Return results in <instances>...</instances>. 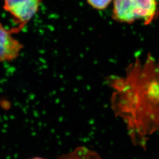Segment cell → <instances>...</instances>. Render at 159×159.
<instances>
[{
	"label": "cell",
	"instance_id": "obj_3",
	"mask_svg": "<svg viewBox=\"0 0 159 159\" xmlns=\"http://www.w3.org/2000/svg\"><path fill=\"white\" fill-rule=\"evenodd\" d=\"M41 0H3V9L11 17L17 26L11 30L14 34L23 30L39 10Z\"/></svg>",
	"mask_w": 159,
	"mask_h": 159
},
{
	"label": "cell",
	"instance_id": "obj_5",
	"mask_svg": "<svg viewBox=\"0 0 159 159\" xmlns=\"http://www.w3.org/2000/svg\"><path fill=\"white\" fill-rule=\"evenodd\" d=\"M87 3L97 10H104L110 5L113 0H86Z\"/></svg>",
	"mask_w": 159,
	"mask_h": 159
},
{
	"label": "cell",
	"instance_id": "obj_1",
	"mask_svg": "<svg viewBox=\"0 0 159 159\" xmlns=\"http://www.w3.org/2000/svg\"><path fill=\"white\" fill-rule=\"evenodd\" d=\"M111 107L125 123L132 143L145 148L159 131V60L136 58L125 74L111 77Z\"/></svg>",
	"mask_w": 159,
	"mask_h": 159
},
{
	"label": "cell",
	"instance_id": "obj_6",
	"mask_svg": "<svg viewBox=\"0 0 159 159\" xmlns=\"http://www.w3.org/2000/svg\"><path fill=\"white\" fill-rule=\"evenodd\" d=\"M44 159L43 158H41V157H34V158H32V159Z\"/></svg>",
	"mask_w": 159,
	"mask_h": 159
},
{
	"label": "cell",
	"instance_id": "obj_4",
	"mask_svg": "<svg viewBox=\"0 0 159 159\" xmlns=\"http://www.w3.org/2000/svg\"><path fill=\"white\" fill-rule=\"evenodd\" d=\"M11 30H7L0 23V62L16 59L23 49V44L13 36Z\"/></svg>",
	"mask_w": 159,
	"mask_h": 159
},
{
	"label": "cell",
	"instance_id": "obj_2",
	"mask_svg": "<svg viewBox=\"0 0 159 159\" xmlns=\"http://www.w3.org/2000/svg\"><path fill=\"white\" fill-rule=\"evenodd\" d=\"M157 12V0H113L112 18L119 23L131 24L142 20L148 25L153 21Z\"/></svg>",
	"mask_w": 159,
	"mask_h": 159
}]
</instances>
